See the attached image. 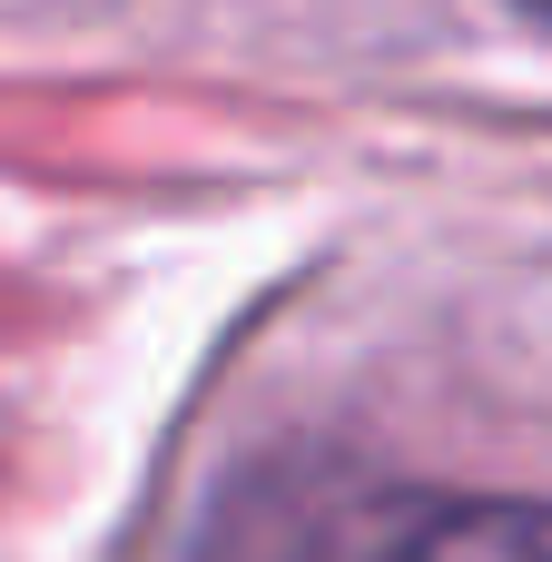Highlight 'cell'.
Masks as SVG:
<instances>
[{
    "instance_id": "1",
    "label": "cell",
    "mask_w": 552,
    "mask_h": 562,
    "mask_svg": "<svg viewBox=\"0 0 552 562\" xmlns=\"http://www.w3.org/2000/svg\"><path fill=\"white\" fill-rule=\"evenodd\" d=\"M198 562H552V504L356 484L326 464L227 494Z\"/></svg>"
},
{
    "instance_id": "2",
    "label": "cell",
    "mask_w": 552,
    "mask_h": 562,
    "mask_svg": "<svg viewBox=\"0 0 552 562\" xmlns=\"http://www.w3.org/2000/svg\"><path fill=\"white\" fill-rule=\"evenodd\" d=\"M514 10H533V20H543V30H552V0H514Z\"/></svg>"
}]
</instances>
